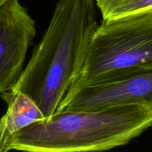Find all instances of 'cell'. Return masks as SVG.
<instances>
[{"mask_svg": "<svg viewBox=\"0 0 152 152\" xmlns=\"http://www.w3.org/2000/svg\"><path fill=\"white\" fill-rule=\"evenodd\" d=\"M94 0H59L47 29L8 91L32 99L45 117L56 113L79 75L98 25Z\"/></svg>", "mask_w": 152, "mask_h": 152, "instance_id": "obj_1", "label": "cell"}, {"mask_svg": "<svg viewBox=\"0 0 152 152\" xmlns=\"http://www.w3.org/2000/svg\"><path fill=\"white\" fill-rule=\"evenodd\" d=\"M152 124V105L59 111L13 134L4 152H101L129 143Z\"/></svg>", "mask_w": 152, "mask_h": 152, "instance_id": "obj_2", "label": "cell"}, {"mask_svg": "<svg viewBox=\"0 0 152 152\" xmlns=\"http://www.w3.org/2000/svg\"><path fill=\"white\" fill-rule=\"evenodd\" d=\"M149 69L152 12L102 20L91 35L83 67L65 97L83 88Z\"/></svg>", "mask_w": 152, "mask_h": 152, "instance_id": "obj_3", "label": "cell"}, {"mask_svg": "<svg viewBox=\"0 0 152 152\" xmlns=\"http://www.w3.org/2000/svg\"><path fill=\"white\" fill-rule=\"evenodd\" d=\"M129 105H152V69L79 89L62 101L56 112L96 111Z\"/></svg>", "mask_w": 152, "mask_h": 152, "instance_id": "obj_4", "label": "cell"}, {"mask_svg": "<svg viewBox=\"0 0 152 152\" xmlns=\"http://www.w3.org/2000/svg\"><path fill=\"white\" fill-rule=\"evenodd\" d=\"M36 34L35 21L19 0L0 7V94L19 79Z\"/></svg>", "mask_w": 152, "mask_h": 152, "instance_id": "obj_5", "label": "cell"}, {"mask_svg": "<svg viewBox=\"0 0 152 152\" xmlns=\"http://www.w3.org/2000/svg\"><path fill=\"white\" fill-rule=\"evenodd\" d=\"M0 95L7 104L5 114L0 118V152H4L13 134L45 117L32 99L22 92L6 91Z\"/></svg>", "mask_w": 152, "mask_h": 152, "instance_id": "obj_6", "label": "cell"}, {"mask_svg": "<svg viewBox=\"0 0 152 152\" xmlns=\"http://www.w3.org/2000/svg\"><path fill=\"white\" fill-rule=\"evenodd\" d=\"M102 20H113L152 12V0H94Z\"/></svg>", "mask_w": 152, "mask_h": 152, "instance_id": "obj_7", "label": "cell"}, {"mask_svg": "<svg viewBox=\"0 0 152 152\" xmlns=\"http://www.w3.org/2000/svg\"><path fill=\"white\" fill-rule=\"evenodd\" d=\"M7 1V0H0V7H1L2 4H4Z\"/></svg>", "mask_w": 152, "mask_h": 152, "instance_id": "obj_8", "label": "cell"}]
</instances>
